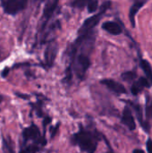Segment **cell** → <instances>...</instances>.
I'll return each mask as SVG.
<instances>
[{
  "label": "cell",
  "mask_w": 152,
  "mask_h": 153,
  "mask_svg": "<svg viewBox=\"0 0 152 153\" xmlns=\"http://www.w3.org/2000/svg\"><path fill=\"white\" fill-rule=\"evenodd\" d=\"M58 52V44L56 40H53L48 43L47 47L46 48L44 56H45V63L47 67H52Z\"/></svg>",
  "instance_id": "obj_5"
},
{
  "label": "cell",
  "mask_w": 152,
  "mask_h": 153,
  "mask_svg": "<svg viewBox=\"0 0 152 153\" xmlns=\"http://www.w3.org/2000/svg\"><path fill=\"white\" fill-rule=\"evenodd\" d=\"M151 83L148 81V79L146 77H140L138 78V80H135L134 82H133L132 86H131V92L133 96H137L138 94H140L144 89L146 88H151Z\"/></svg>",
  "instance_id": "obj_8"
},
{
  "label": "cell",
  "mask_w": 152,
  "mask_h": 153,
  "mask_svg": "<svg viewBox=\"0 0 152 153\" xmlns=\"http://www.w3.org/2000/svg\"><path fill=\"white\" fill-rule=\"evenodd\" d=\"M8 73H9V68H4V71L2 72V76L3 77H6L7 76V74H8Z\"/></svg>",
  "instance_id": "obj_23"
},
{
  "label": "cell",
  "mask_w": 152,
  "mask_h": 153,
  "mask_svg": "<svg viewBox=\"0 0 152 153\" xmlns=\"http://www.w3.org/2000/svg\"><path fill=\"white\" fill-rule=\"evenodd\" d=\"M111 5V2L110 1H106L100 7V10L98 13L90 16V18L86 19L84 21V22L82 23V27L79 30V38H84L85 36H87L89 33H90L93 30V28H95L98 23L99 22L100 19L102 18V16L105 14V13L107 12V10L110 7Z\"/></svg>",
  "instance_id": "obj_3"
},
{
  "label": "cell",
  "mask_w": 152,
  "mask_h": 153,
  "mask_svg": "<svg viewBox=\"0 0 152 153\" xmlns=\"http://www.w3.org/2000/svg\"><path fill=\"white\" fill-rule=\"evenodd\" d=\"M90 0H74L73 3V6L75 8H83L85 7Z\"/></svg>",
  "instance_id": "obj_18"
},
{
  "label": "cell",
  "mask_w": 152,
  "mask_h": 153,
  "mask_svg": "<svg viewBox=\"0 0 152 153\" xmlns=\"http://www.w3.org/2000/svg\"><path fill=\"white\" fill-rule=\"evenodd\" d=\"M87 7H88L89 13H94V12H96L97 9H98V7H99L98 0H90L89 2V4H87Z\"/></svg>",
  "instance_id": "obj_17"
},
{
  "label": "cell",
  "mask_w": 152,
  "mask_h": 153,
  "mask_svg": "<svg viewBox=\"0 0 152 153\" xmlns=\"http://www.w3.org/2000/svg\"><path fill=\"white\" fill-rule=\"evenodd\" d=\"M102 29L112 35H119L123 32L122 27L116 22H106L102 24Z\"/></svg>",
  "instance_id": "obj_11"
},
{
  "label": "cell",
  "mask_w": 152,
  "mask_h": 153,
  "mask_svg": "<svg viewBox=\"0 0 152 153\" xmlns=\"http://www.w3.org/2000/svg\"><path fill=\"white\" fill-rule=\"evenodd\" d=\"M4 9L9 14H15L19 10H21L19 0H6Z\"/></svg>",
  "instance_id": "obj_13"
},
{
  "label": "cell",
  "mask_w": 152,
  "mask_h": 153,
  "mask_svg": "<svg viewBox=\"0 0 152 153\" xmlns=\"http://www.w3.org/2000/svg\"><path fill=\"white\" fill-rule=\"evenodd\" d=\"M3 145H4V149L7 152V153H15L13 143L11 142L9 138L8 139L3 138Z\"/></svg>",
  "instance_id": "obj_16"
},
{
  "label": "cell",
  "mask_w": 152,
  "mask_h": 153,
  "mask_svg": "<svg viewBox=\"0 0 152 153\" xmlns=\"http://www.w3.org/2000/svg\"><path fill=\"white\" fill-rule=\"evenodd\" d=\"M121 122L130 130L133 131L136 129V124H135V119L133 115L132 109L129 106L125 107L121 117Z\"/></svg>",
  "instance_id": "obj_7"
},
{
  "label": "cell",
  "mask_w": 152,
  "mask_h": 153,
  "mask_svg": "<svg viewBox=\"0 0 152 153\" xmlns=\"http://www.w3.org/2000/svg\"><path fill=\"white\" fill-rule=\"evenodd\" d=\"M59 126H60V124H56V126L55 127H51V138H54L56 135Z\"/></svg>",
  "instance_id": "obj_20"
},
{
  "label": "cell",
  "mask_w": 152,
  "mask_h": 153,
  "mask_svg": "<svg viewBox=\"0 0 152 153\" xmlns=\"http://www.w3.org/2000/svg\"><path fill=\"white\" fill-rule=\"evenodd\" d=\"M19 153H32L30 152V150L27 147V146H22L21 147V150H20V152Z\"/></svg>",
  "instance_id": "obj_21"
},
{
  "label": "cell",
  "mask_w": 152,
  "mask_h": 153,
  "mask_svg": "<svg viewBox=\"0 0 152 153\" xmlns=\"http://www.w3.org/2000/svg\"><path fill=\"white\" fill-rule=\"evenodd\" d=\"M19 4H20L21 10L22 9H24L25 6H26V4H27V0H19Z\"/></svg>",
  "instance_id": "obj_22"
},
{
  "label": "cell",
  "mask_w": 152,
  "mask_h": 153,
  "mask_svg": "<svg viewBox=\"0 0 152 153\" xmlns=\"http://www.w3.org/2000/svg\"><path fill=\"white\" fill-rule=\"evenodd\" d=\"M133 3L130 7L129 10V19L132 24L133 28H135L136 26V22H135V18H136V14L138 13V12L140 11L141 8H142V6L149 1V0H133Z\"/></svg>",
  "instance_id": "obj_9"
},
{
  "label": "cell",
  "mask_w": 152,
  "mask_h": 153,
  "mask_svg": "<svg viewBox=\"0 0 152 153\" xmlns=\"http://www.w3.org/2000/svg\"><path fill=\"white\" fill-rule=\"evenodd\" d=\"M22 140H23L22 145L23 144L34 145V146H38L41 148V147L46 146L47 144V140L45 138V135H41L39 127L34 124L23 129Z\"/></svg>",
  "instance_id": "obj_2"
},
{
  "label": "cell",
  "mask_w": 152,
  "mask_h": 153,
  "mask_svg": "<svg viewBox=\"0 0 152 153\" xmlns=\"http://www.w3.org/2000/svg\"><path fill=\"white\" fill-rule=\"evenodd\" d=\"M121 78L127 82H133L137 78V73L136 71H127L121 74Z\"/></svg>",
  "instance_id": "obj_15"
},
{
  "label": "cell",
  "mask_w": 152,
  "mask_h": 153,
  "mask_svg": "<svg viewBox=\"0 0 152 153\" xmlns=\"http://www.w3.org/2000/svg\"><path fill=\"white\" fill-rule=\"evenodd\" d=\"M125 102H126L135 112L136 114V117L141 125V126L142 127V129L147 133V134H150V131H151V125H150V122H148L147 120H145L143 118V115H142V106L139 104V103H136V102H133L132 100H124Z\"/></svg>",
  "instance_id": "obj_4"
},
{
  "label": "cell",
  "mask_w": 152,
  "mask_h": 153,
  "mask_svg": "<svg viewBox=\"0 0 152 153\" xmlns=\"http://www.w3.org/2000/svg\"><path fill=\"white\" fill-rule=\"evenodd\" d=\"M145 116L146 120L150 122L152 119V97L146 95V106H145Z\"/></svg>",
  "instance_id": "obj_14"
},
{
  "label": "cell",
  "mask_w": 152,
  "mask_h": 153,
  "mask_svg": "<svg viewBox=\"0 0 152 153\" xmlns=\"http://www.w3.org/2000/svg\"><path fill=\"white\" fill-rule=\"evenodd\" d=\"M133 153H145V152L141 150V149H135L133 151Z\"/></svg>",
  "instance_id": "obj_24"
},
{
  "label": "cell",
  "mask_w": 152,
  "mask_h": 153,
  "mask_svg": "<svg viewBox=\"0 0 152 153\" xmlns=\"http://www.w3.org/2000/svg\"><path fill=\"white\" fill-rule=\"evenodd\" d=\"M39 1H43V0H39Z\"/></svg>",
  "instance_id": "obj_26"
},
{
  "label": "cell",
  "mask_w": 152,
  "mask_h": 153,
  "mask_svg": "<svg viewBox=\"0 0 152 153\" xmlns=\"http://www.w3.org/2000/svg\"><path fill=\"white\" fill-rule=\"evenodd\" d=\"M101 136L102 135L98 131L90 130L80 125L79 131L71 136V143L73 145H77L82 152L95 153L99 142L101 140Z\"/></svg>",
  "instance_id": "obj_1"
},
{
  "label": "cell",
  "mask_w": 152,
  "mask_h": 153,
  "mask_svg": "<svg viewBox=\"0 0 152 153\" xmlns=\"http://www.w3.org/2000/svg\"><path fill=\"white\" fill-rule=\"evenodd\" d=\"M140 66L142 69V71L144 72L146 78L148 79V81L150 82L151 85L152 86V67L150 62L148 60L140 58Z\"/></svg>",
  "instance_id": "obj_12"
},
{
  "label": "cell",
  "mask_w": 152,
  "mask_h": 153,
  "mask_svg": "<svg viewBox=\"0 0 152 153\" xmlns=\"http://www.w3.org/2000/svg\"><path fill=\"white\" fill-rule=\"evenodd\" d=\"M58 1L59 0H47V4L45 5L44 11H43V15H44V18H45V22L43 24V27L45 26L47 22L49 20V18L53 15V13H54V11L56 10V8L57 6Z\"/></svg>",
  "instance_id": "obj_10"
},
{
  "label": "cell",
  "mask_w": 152,
  "mask_h": 153,
  "mask_svg": "<svg viewBox=\"0 0 152 153\" xmlns=\"http://www.w3.org/2000/svg\"><path fill=\"white\" fill-rule=\"evenodd\" d=\"M3 99H4L3 95H0V104H1V102L3 101Z\"/></svg>",
  "instance_id": "obj_25"
},
{
  "label": "cell",
  "mask_w": 152,
  "mask_h": 153,
  "mask_svg": "<svg viewBox=\"0 0 152 153\" xmlns=\"http://www.w3.org/2000/svg\"><path fill=\"white\" fill-rule=\"evenodd\" d=\"M100 83L103 84L104 86H106L110 91H112L113 93H115L116 95L127 93L125 87L122 83H120L113 79H103L100 81Z\"/></svg>",
  "instance_id": "obj_6"
},
{
  "label": "cell",
  "mask_w": 152,
  "mask_h": 153,
  "mask_svg": "<svg viewBox=\"0 0 152 153\" xmlns=\"http://www.w3.org/2000/svg\"><path fill=\"white\" fill-rule=\"evenodd\" d=\"M146 149L148 153H152V139L151 138H148L147 142H146Z\"/></svg>",
  "instance_id": "obj_19"
}]
</instances>
